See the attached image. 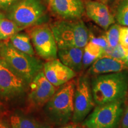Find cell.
<instances>
[{"mask_svg":"<svg viewBox=\"0 0 128 128\" xmlns=\"http://www.w3.org/2000/svg\"><path fill=\"white\" fill-rule=\"evenodd\" d=\"M22 30L14 22L4 16L0 20V42L7 41Z\"/></svg>","mask_w":128,"mask_h":128,"instance_id":"cell-19","label":"cell"},{"mask_svg":"<svg viewBox=\"0 0 128 128\" xmlns=\"http://www.w3.org/2000/svg\"><path fill=\"white\" fill-rule=\"evenodd\" d=\"M95 105L88 75H82L76 82L72 122L76 124L82 123L94 109Z\"/></svg>","mask_w":128,"mask_h":128,"instance_id":"cell-7","label":"cell"},{"mask_svg":"<svg viewBox=\"0 0 128 128\" xmlns=\"http://www.w3.org/2000/svg\"><path fill=\"white\" fill-rule=\"evenodd\" d=\"M120 126V128H128V103L125 106Z\"/></svg>","mask_w":128,"mask_h":128,"instance_id":"cell-25","label":"cell"},{"mask_svg":"<svg viewBox=\"0 0 128 128\" xmlns=\"http://www.w3.org/2000/svg\"><path fill=\"white\" fill-rule=\"evenodd\" d=\"M10 122L12 128H51L44 122L22 114L12 115Z\"/></svg>","mask_w":128,"mask_h":128,"instance_id":"cell-18","label":"cell"},{"mask_svg":"<svg viewBox=\"0 0 128 128\" xmlns=\"http://www.w3.org/2000/svg\"><path fill=\"white\" fill-rule=\"evenodd\" d=\"M49 12L42 0H19L5 13L22 30L47 23Z\"/></svg>","mask_w":128,"mask_h":128,"instance_id":"cell-3","label":"cell"},{"mask_svg":"<svg viewBox=\"0 0 128 128\" xmlns=\"http://www.w3.org/2000/svg\"><path fill=\"white\" fill-rule=\"evenodd\" d=\"M49 26L58 49L72 47L84 48L88 43L90 33L81 19H58L51 23Z\"/></svg>","mask_w":128,"mask_h":128,"instance_id":"cell-4","label":"cell"},{"mask_svg":"<svg viewBox=\"0 0 128 128\" xmlns=\"http://www.w3.org/2000/svg\"><path fill=\"white\" fill-rule=\"evenodd\" d=\"M2 104L1 103V102H0V112H1V109H2Z\"/></svg>","mask_w":128,"mask_h":128,"instance_id":"cell-31","label":"cell"},{"mask_svg":"<svg viewBox=\"0 0 128 128\" xmlns=\"http://www.w3.org/2000/svg\"><path fill=\"white\" fill-rule=\"evenodd\" d=\"M4 16H5V14L4 13H2V12H0V20H1L2 17H4Z\"/></svg>","mask_w":128,"mask_h":128,"instance_id":"cell-30","label":"cell"},{"mask_svg":"<svg viewBox=\"0 0 128 128\" xmlns=\"http://www.w3.org/2000/svg\"><path fill=\"white\" fill-rule=\"evenodd\" d=\"M48 12L60 20L81 19L85 14L82 0H43Z\"/></svg>","mask_w":128,"mask_h":128,"instance_id":"cell-11","label":"cell"},{"mask_svg":"<svg viewBox=\"0 0 128 128\" xmlns=\"http://www.w3.org/2000/svg\"><path fill=\"white\" fill-rule=\"evenodd\" d=\"M19 0H0V12L5 14Z\"/></svg>","mask_w":128,"mask_h":128,"instance_id":"cell-24","label":"cell"},{"mask_svg":"<svg viewBox=\"0 0 128 128\" xmlns=\"http://www.w3.org/2000/svg\"><path fill=\"white\" fill-rule=\"evenodd\" d=\"M76 82L75 80H72L60 86L44 105L46 116L55 125H65L72 119Z\"/></svg>","mask_w":128,"mask_h":128,"instance_id":"cell-2","label":"cell"},{"mask_svg":"<svg viewBox=\"0 0 128 128\" xmlns=\"http://www.w3.org/2000/svg\"><path fill=\"white\" fill-rule=\"evenodd\" d=\"M28 86L0 56V98L18 97L26 92Z\"/></svg>","mask_w":128,"mask_h":128,"instance_id":"cell-9","label":"cell"},{"mask_svg":"<svg viewBox=\"0 0 128 128\" xmlns=\"http://www.w3.org/2000/svg\"><path fill=\"white\" fill-rule=\"evenodd\" d=\"M89 42H92L94 43V44L101 46V47L103 48L104 50L109 47L105 36L100 37H94L92 36V35L90 34V38Z\"/></svg>","mask_w":128,"mask_h":128,"instance_id":"cell-23","label":"cell"},{"mask_svg":"<svg viewBox=\"0 0 128 128\" xmlns=\"http://www.w3.org/2000/svg\"><path fill=\"white\" fill-rule=\"evenodd\" d=\"M10 42L14 48L20 52L34 56V48L28 33L18 32L10 39Z\"/></svg>","mask_w":128,"mask_h":128,"instance_id":"cell-17","label":"cell"},{"mask_svg":"<svg viewBox=\"0 0 128 128\" xmlns=\"http://www.w3.org/2000/svg\"><path fill=\"white\" fill-rule=\"evenodd\" d=\"M28 86V101L33 108H38L44 106L56 91V87L48 81L43 71L33 78Z\"/></svg>","mask_w":128,"mask_h":128,"instance_id":"cell-10","label":"cell"},{"mask_svg":"<svg viewBox=\"0 0 128 128\" xmlns=\"http://www.w3.org/2000/svg\"><path fill=\"white\" fill-rule=\"evenodd\" d=\"M0 56L28 84L43 71L44 64L40 60L18 50L8 41L0 44Z\"/></svg>","mask_w":128,"mask_h":128,"instance_id":"cell-5","label":"cell"},{"mask_svg":"<svg viewBox=\"0 0 128 128\" xmlns=\"http://www.w3.org/2000/svg\"><path fill=\"white\" fill-rule=\"evenodd\" d=\"M84 48H64L58 49V57L60 62L76 72L83 70L82 56Z\"/></svg>","mask_w":128,"mask_h":128,"instance_id":"cell-15","label":"cell"},{"mask_svg":"<svg viewBox=\"0 0 128 128\" xmlns=\"http://www.w3.org/2000/svg\"><path fill=\"white\" fill-rule=\"evenodd\" d=\"M121 26L117 24H113L107 30L106 33V38L108 41L109 47L114 48L118 46L119 44L120 30Z\"/></svg>","mask_w":128,"mask_h":128,"instance_id":"cell-21","label":"cell"},{"mask_svg":"<svg viewBox=\"0 0 128 128\" xmlns=\"http://www.w3.org/2000/svg\"><path fill=\"white\" fill-rule=\"evenodd\" d=\"M124 61L125 62L126 65H127L128 66V52H126V56H125V58H124Z\"/></svg>","mask_w":128,"mask_h":128,"instance_id":"cell-29","label":"cell"},{"mask_svg":"<svg viewBox=\"0 0 128 128\" xmlns=\"http://www.w3.org/2000/svg\"><path fill=\"white\" fill-rule=\"evenodd\" d=\"M114 18L119 25L128 27V0H122L120 2Z\"/></svg>","mask_w":128,"mask_h":128,"instance_id":"cell-20","label":"cell"},{"mask_svg":"<svg viewBox=\"0 0 128 128\" xmlns=\"http://www.w3.org/2000/svg\"><path fill=\"white\" fill-rule=\"evenodd\" d=\"M128 70V66L123 60L104 55L89 67L87 74L92 76Z\"/></svg>","mask_w":128,"mask_h":128,"instance_id":"cell-14","label":"cell"},{"mask_svg":"<svg viewBox=\"0 0 128 128\" xmlns=\"http://www.w3.org/2000/svg\"><path fill=\"white\" fill-rule=\"evenodd\" d=\"M119 44L123 49L128 52V27H121L120 30Z\"/></svg>","mask_w":128,"mask_h":128,"instance_id":"cell-22","label":"cell"},{"mask_svg":"<svg viewBox=\"0 0 128 128\" xmlns=\"http://www.w3.org/2000/svg\"><path fill=\"white\" fill-rule=\"evenodd\" d=\"M0 128H12L10 122H8L4 119H0Z\"/></svg>","mask_w":128,"mask_h":128,"instance_id":"cell-26","label":"cell"},{"mask_svg":"<svg viewBox=\"0 0 128 128\" xmlns=\"http://www.w3.org/2000/svg\"><path fill=\"white\" fill-rule=\"evenodd\" d=\"M97 1H100L101 2H103L104 4H105L106 5L108 6V4H109L111 3L112 2H113V0H97Z\"/></svg>","mask_w":128,"mask_h":128,"instance_id":"cell-28","label":"cell"},{"mask_svg":"<svg viewBox=\"0 0 128 128\" xmlns=\"http://www.w3.org/2000/svg\"><path fill=\"white\" fill-rule=\"evenodd\" d=\"M43 71L48 81L55 87L66 84L76 76V72L57 58L44 64Z\"/></svg>","mask_w":128,"mask_h":128,"instance_id":"cell-12","label":"cell"},{"mask_svg":"<svg viewBox=\"0 0 128 128\" xmlns=\"http://www.w3.org/2000/svg\"><path fill=\"white\" fill-rule=\"evenodd\" d=\"M91 87L96 105L126 99L128 92V70L94 76Z\"/></svg>","mask_w":128,"mask_h":128,"instance_id":"cell-1","label":"cell"},{"mask_svg":"<svg viewBox=\"0 0 128 128\" xmlns=\"http://www.w3.org/2000/svg\"><path fill=\"white\" fill-rule=\"evenodd\" d=\"M60 128H84V126H81L79 125V124H68V125H64L62 126V127H60Z\"/></svg>","mask_w":128,"mask_h":128,"instance_id":"cell-27","label":"cell"},{"mask_svg":"<svg viewBox=\"0 0 128 128\" xmlns=\"http://www.w3.org/2000/svg\"><path fill=\"white\" fill-rule=\"evenodd\" d=\"M85 4V13L103 29L107 30L114 23L115 18L107 5L98 1L87 0Z\"/></svg>","mask_w":128,"mask_h":128,"instance_id":"cell-13","label":"cell"},{"mask_svg":"<svg viewBox=\"0 0 128 128\" xmlns=\"http://www.w3.org/2000/svg\"><path fill=\"white\" fill-rule=\"evenodd\" d=\"M104 55L105 50L103 48L92 42H88L84 48L83 51V69L89 68L94 62Z\"/></svg>","mask_w":128,"mask_h":128,"instance_id":"cell-16","label":"cell"},{"mask_svg":"<svg viewBox=\"0 0 128 128\" xmlns=\"http://www.w3.org/2000/svg\"><path fill=\"white\" fill-rule=\"evenodd\" d=\"M126 99L97 105L82 122L87 128H119L125 108Z\"/></svg>","mask_w":128,"mask_h":128,"instance_id":"cell-6","label":"cell"},{"mask_svg":"<svg viewBox=\"0 0 128 128\" xmlns=\"http://www.w3.org/2000/svg\"><path fill=\"white\" fill-rule=\"evenodd\" d=\"M28 34L34 52L40 58L46 61L57 58L58 48L49 25L45 23L32 27Z\"/></svg>","mask_w":128,"mask_h":128,"instance_id":"cell-8","label":"cell"}]
</instances>
